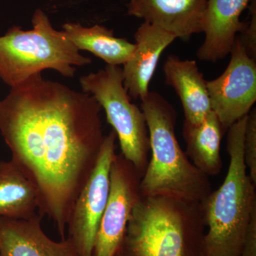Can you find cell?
<instances>
[{"mask_svg":"<svg viewBox=\"0 0 256 256\" xmlns=\"http://www.w3.org/2000/svg\"><path fill=\"white\" fill-rule=\"evenodd\" d=\"M228 66L218 78L206 82L212 110L224 130L248 116L256 101V60L236 37Z\"/></svg>","mask_w":256,"mask_h":256,"instance_id":"cell-9","label":"cell"},{"mask_svg":"<svg viewBox=\"0 0 256 256\" xmlns=\"http://www.w3.org/2000/svg\"><path fill=\"white\" fill-rule=\"evenodd\" d=\"M208 0H130L128 14L183 40L203 32Z\"/></svg>","mask_w":256,"mask_h":256,"instance_id":"cell-10","label":"cell"},{"mask_svg":"<svg viewBox=\"0 0 256 256\" xmlns=\"http://www.w3.org/2000/svg\"><path fill=\"white\" fill-rule=\"evenodd\" d=\"M248 116L228 129L229 165L220 188L201 203L208 232L204 256H240L252 210L256 206V184L244 162V141Z\"/></svg>","mask_w":256,"mask_h":256,"instance_id":"cell-4","label":"cell"},{"mask_svg":"<svg viewBox=\"0 0 256 256\" xmlns=\"http://www.w3.org/2000/svg\"><path fill=\"white\" fill-rule=\"evenodd\" d=\"M142 175L121 154L111 164L110 191L99 224L92 256H114L120 250L128 220L141 198Z\"/></svg>","mask_w":256,"mask_h":256,"instance_id":"cell-8","label":"cell"},{"mask_svg":"<svg viewBox=\"0 0 256 256\" xmlns=\"http://www.w3.org/2000/svg\"><path fill=\"white\" fill-rule=\"evenodd\" d=\"M250 0H208L203 32L204 41L196 56L204 62H216L230 54L238 34L244 30L246 22L240 16Z\"/></svg>","mask_w":256,"mask_h":256,"instance_id":"cell-13","label":"cell"},{"mask_svg":"<svg viewBox=\"0 0 256 256\" xmlns=\"http://www.w3.org/2000/svg\"><path fill=\"white\" fill-rule=\"evenodd\" d=\"M116 140L114 130L106 136L95 168L69 215L67 237L74 242L79 256H92L96 234L110 191V168L116 154Z\"/></svg>","mask_w":256,"mask_h":256,"instance_id":"cell-7","label":"cell"},{"mask_svg":"<svg viewBox=\"0 0 256 256\" xmlns=\"http://www.w3.org/2000/svg\"><path fill=\"white\" fill-rule=\"evenodd\" d=\"M224 132L216 114L212 110L201 124L184 122L182 134L186 144V156L196 168L208 176H216L222 171L220 144Z\"/></svg>","mask_w":256,"mask_h":256,"instance_id":"cell-16","label":"cell"},{"mask_svg":"<svg viewBox=\"0 0 256 256\" xmlns=\"http://www.w3.org/2000/svg\"><path fill=\"white\" fill-rule=\"evenodd\" d=\"M40 206L36 186L11 160L0 161V218L30 220Z\"/></svg>","mask_w":256,"mask_h":256,"instance_id":"cell-15","label":"cell"},{"mask_svg":"<svg viewBox=\"0 0 256 256\" xmlns=\"http://www.w3.org/2000/svg\"><path fill=\"white\" fill-rule=\"evenodd\" d=\"M240 256H256V206L250 216Z\"/></svg>","mask_w":256,"mask_h":256,"instance_id":"cell-20","label":"cell"},{"mask_svg":"<svg viewBox=\"0 0 256 256\" xmlns=\"http://www.w3.org/2000/svg\"><path fill=\"white\" fill-rule=\"evenodd\" d=\"M165 82L181 100L184 122L198 124L212 111L206 82L194 60L170 55L165 60Z\"/></svg>","mask_w":256,"mask_h":256,"instance_id":"cell-14","label":"cell"},{"mask_svg":"<svg viewBox=\"0 0 256 256\" xmlns=\"http://www.w3.org/2000/svg\"><path fill=\"white\" fill-rule=\"evenodd\" d=\"M244 162L252 181L256 184V111L248 114L244 141Z\"/></svg>","mask_w":256,"mask_h":256,"instance_id":"cell-18","label":"cell"},{"mask_svg":"<svg viewBox=\"0 0 256 256\" xmlns=\"http://www.w3.org/2000/svg\"><path fill=\"white\" fill-rule=\"evenodd\" d=\"M205 224L201 203L141 196L130 217L124 256H204Z\"/></svg>","mask_w":256,"mask_h":256,"instance_id":"cell-3","label":"cell"},{"mask_svg":"<svg viewBox=\"0 0 256 256\" xmlns=\"http://www.w3.org/2000/svg\"><path fill=\"white\" fill-rule=\"evenodd\" d=\"M62 31L79 50L90 52L107 65H124L136 48L134 44L114 36L112 30L100 25L88 28L78 23H66Z\"/></svg>","mask_w":256,"mask_h":256,"instance_id":"cell-17","label":"cell"},{"mask_svg":"<svg viewBox=\"0 0 256 256\" xmlns=\"http://www.w3.org/2000/svg\"><path fill=\"white\" fill-rule=\"evenodd\" d=\"M40 214L30 220L0 218L1 256H79L68 237L56 242L42 226Z\"/></svg>","mask_w":256,"mask_h":256,"instance_id":"cell-12","label":"cell"},{"mask_svg":"<svg viewBox=\"0 0 256 256\" xmlns=\"http://www.w3.org/2000/svg\"><path fill=\"white\" fill-rule=\"evenodd\" d=\"M92 95L33 76L0 100V133L11 160L36 186L38 214L66 238L69 215L106 136Z\"/></svg>","mask_w":256,"mask_h":256,"instance_id":"cell-1","label":"cell"},{"mask_svg":"<svg viewBox=\"0 0 256 256\" xmlns=\"http://www.w3.org/2000/svg\"><path fill=\"white\" fill-rule=\"evenodd\" d=\"M79 82L82 92L92 95L105 110L118 140L120 154L143 176L150 152L149 131L142 110L131 102L124 88L122 68L107 65L80 77Z\"/></svg>","mask_w":256,"mask_h":256,"instance_id":"cell-6","label":"cell"},{"mask_svg":"<svg viewBox=\"0 0 256 256\" xmlns=\"http://www.w3.org/2000/svg\"><path fill=\"white\" fill-rule=\"evenodd\" d=\"M0 256H1V255H0Z\"/></svg>","mask_w":256,"mask_h":256,"instance_id":"cell-22","label":"cell"},{"mask_svg":"<svg viewBox=\"0 0 256 256\" xmlns=\"http://www.w3.org/2000/svg\"><path fill=\"white\" fill-rule=\"evenodd\" d=\"M114 256H122V252H121L120 250V252H118L117 254H116Z\"/></svg>","mask_w":256,"mask_h":256,"instance_id":"cell-21","label":"cell"},{"mask_svg":"<svg viewBox=\"0 0 256 256\" xmlns=\"http://www.w3.org/2000/svg\"><path fill=\"white\" fill-rule=\"evenodd\" d=\"M151 158L140 182L142 196H165L202 203L212 193L210 176L196 168L176 139V110L158 92L141 100Z\"/></svg>","mask_w":256,"mask_h":256,"instance_id":"cell-2","label":"cell"},{"mask_svg":"<svg viewBox=\"0 0 256 256\" xmlns=\"http://www.w3.org/2000/svg\"><path fill=\"white\" fill-rule=\"evenodd\" d=\"M250 18L246 24L245 28L238 35V40L242 42L248 54L256 60V0L252 2L250 6Z\"/></svg>","mask_w":256,"mask_h":256,"instance_id":"cell-19","label":"cell"},{"mask_svg":"<svg viewBox=\"0 0 256 256\" xmlns=\"http://www.w3.org/2000/svg\"><path fill=\"white\" fill-rule=\"evenodd\" d=\"M136 48L122 68L124 88L132 99L142 100L149 90L160 56L176 37L150 24L142 23L134 34Z\"/></svg>","mask_w":256,"mask_h":256,"instance_id":"cell-11","label":"cell"},{"mask_svg":"<svg viewBox=\"0 0 256 256\" xmlns=\"http://www.w3.org/2000/svg\"><path fill=\"white\" fill-rule=\"evenodd\" d=\"M32 22V30L14 26L0 36V78L5 84L18 86L46 69L72 78L76 67L92 64L43 10H36Z\"/></svg>","mask_w":256,"mask_h":256,"instance_id":"cell-5","label":"cell"}]
</instances>
